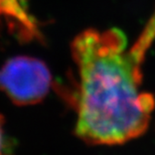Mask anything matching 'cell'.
<instances>
[{"mask_svg":"<svg viewBox=\"0 0 155 155\" xmlns=\"http://www.w3.org/2000/svg\"><path fill=\"white\" fill-rule=\"evenodd\" d=\"M51 86L48 68L35 58L15 57L0 68V92L18 106L38 103Z\"/></svg>","mask_w":155,"mask_h":155,"instance_id":"2","label":"cell"},{"mask_svg":"<svg viewBox=\"0 0 155 155\" xmlns=\"http://www.w3.org/2000/svg\"><path fill=\"white\" fill-rule=\"evenodd\" d=\"M154 39L155 12L131 48L115 27L85 30L73 41L80 76L75 129L84 142L121 145L146 132L155 98L140 90L141 67Z\"/></svg>","mask_w":155,"mask_h":155,"instance_id":"1","label":"cell"},{"mask_svg":"<svg viewBox=\"0 0 155 155\" xmlns=\"http://www.w3.org/2000/svg\"><path fill=\"white\" fill-rule=\"evenodd\" d=\"M3 117L0 114V155H3V147H4V129H3Z\"/></svg>","mask_w":155,"mask_h":155,"instance_id":"3","label":"cell"}]
</instances>
